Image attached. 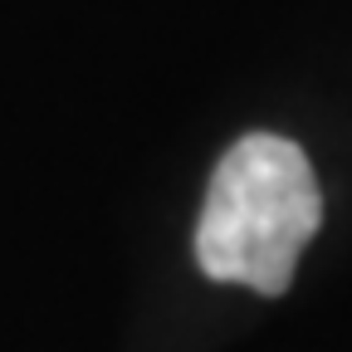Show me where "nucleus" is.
<instances>
[{"mask_svg": "<svg viewBox=\"0 0 352 352\" xmlns=\"http://www.w3.org/2000/svg\"><path fill=\"white\" fill-rule=\"evenodd\" d=\"M323 220V191L308 157L274 132H250L220 157L196 220V259L220 284L284 294L298 250Z\"/></svg>", "mask_w": 352, "mask_h": 352, "instance_id": "1", "label": "nucleus"}]
</instances>
